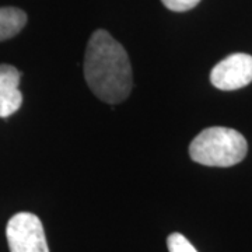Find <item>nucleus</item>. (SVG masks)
Here are the masks:
<instances>
[{"instance_id":"7","label":"nucleus","mask_w":252,"mask_h":252,"mask_svg":"<svg viewBox=\"0 0 252 252\" xmlns=\"http://www.w3.org/2000/svg\"><path fill=\"white\" fill-rule=\"evenodd\" d=\"M167 247L170 252H198L195 247L180 233H172L167 240Z\"/></svg>"},{"instance_id":"2","label":"nucleus","mask_w":252,"mask_h":252,"mask_svg":"<svg viewBox=\"0 0 252 252\" xmlns=\"http://www.w3.org/2000/svg\"><path fill=\"white\" fill-rule=\"evenodd\" d=\"M248 143L238 130L213 126L202 130L189 146V156L207 167H231L245 158Z\"/></svg>"},{"instance_id":"5","label":"nucleus","mask_w":252,"mask_h":252,"mask_svg":"<svg viewBox=\"0 0 252 252\" xmlns=\"http://www.w3.org/2000/svg\"><path fill=\"white\" fill-rule=\"evenodd\" d=\"M21 73L11 64H0V118H9L23 104L18 90Z\"/></svg>"},{"instance_id":"1","label":"nucleus","mask_w":252,"mask_h":252,"mask_svg":"<svg viewBox=\"0 0 252 252\" xmlns=\"http://www.w3.org/2000/svg\"><path fill=\"white\" fill-rule=\"evenodd\" d=\"M84 77L90 90L101 101L119 104L129 97L133 79L125 48L108 31L97 30L87 44Z\"/></svg>"},{"instance_id":"6","label":"nucleus","mask_w":252,"mask_h":252,"mask_svg":"<svg viewBox=\"0 0 252 252\" xmlns=\"http://www.w3.org/2000/svg\"><path fill=\"white\" fill-rule=\"evenodd\" d=\"M27 14L17 7H0V41L16 36L26 27Z\"/></svg>"},{"instance_id":"4","label":"nucleus","mask_w":252,"mask_h":252,"mask_svg":"<svg viewBox=\"0 0 252 252\" xmlns=\"http://www.w3.org/2000/svg\"><path fill=\"white\" fill-rule=\"evenodd\" d=\"M212 84L221 91L240 90L252 81V56L233 54L219 62L210 73Z\"/></svg>"},{"instance_id":"3","label":"nucleus","mask_w":252,"mask_h":252,"mask_svg":"<svg viewBox=\"0 0 252 252\" xmlns=\"http://www.w3.org/2000/svg\"><path fill=\"white\" fill-rule=\"evenodd\" d=\"M10 252H49L41 220L27 212L11 217L6 228Z\"/></svg>"},{"instance_id":"8","label":"nucleus","mask_w":252,"mask_h":252,"mask_svg":"<svg viewBox=\"0 0 252 252\" xmlns=\"http://www.w3.org/2000/svg\"><path fill=\"white\" fill-rule=\"evenodd\" d=\"M162 4L171 11H188V10L193 9L195 6H198L200 0H161Z\"/></svg>"}]
</instances>
